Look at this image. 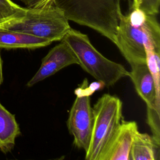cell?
<instances>
[{"instance_id": "52a82bcc", "label": "cell", "mask_w": 160, "mask_h": 160, "mask_svg": "<svg viewBox=\"0 0 160 160\" xmlns=\"http://www.w3.org/2000/svg\"><path fill=\"white\" fill-rule=\"evenodd\" d=\"M78 64V59L71 48L66 42L61 41L42 59L39 68L26 85L28 87H32L62 69Z\"/></svg>"}, {"instance_id": "30bf717a", "label": "cell", "mask_w": 160, "mask_h": 160, "mask_svg": "<svg viewBox=\"0 0 160 160\" xmlns=\"http://www.w3.org/2000/svg\"><path fill=\"white\" fill-rule=\"evenodd\" d=\"M51 43L49 40L27 33L0 28V48L36 49Z\"/></svg>"}, {"instance_id": "7c38bea8", "label": "cell", "mask_w": 160, "mask_h": 160, "mask_svg": "<svg viewBox=\"0 0 160 160\" xmlns=\"http://www.w3.org/2000/svg\"><path fill=\"white\" fill-rule=\"evenodd\" d=\"M159 149V144L152 136L138 131L131 146L129 160H157Z\"/></svg>"}, {"instance_id": "6da1fadb", "label": "cell", "mask_w": 160, "mask_h": 160, "mask_svg": "<svg viewBox=\"0 0 160 160\" xmlns=\"http://www.w3.org/2000/svg\"><path fill=\"white\" fill-rule=\"evenodd\" d=\"M114 43L130 65L146 62V48L160 49V27L156 15L131 7L120 14Z\"/></svg>"}, {"instance_id": "277c9868", "label": "cell", "mask_w": 160, "mask_h": 160, "mask_svg": "<svg viewBox=\"0 0 160 160\" xmlns=\"http://www.w3.org/2000/svg\"><path fill=\"white\" fill-rule=\"evenodd\" d=\"M0 28L27 33L51 42L61 41L71 28L63 12L51 2L26 7L24 14L0 25Z\"/></svg>"}, {"instance_id": "8992f818", "label": "cell", "mask_w": 160, "mask_h": 160, "mask_svg": "<svg viewBox=\"0 0 160 160\" xmlns=\"http://www.w3.org/2000/svg\"><path fill=\"white\" fill-rule=\"evenodd\" d=\"M74 144L86 152L88 149L92 126L93 112L89 95L78 96L71 108L67 121Z\"/></svg>"}, {"instance_id": "ba28073f", "label": "cell", "mask_w": 160, "mask_h": 160, "mask_svg": "<svg viewBox=\"0 0 160 160\" xmlns=\"http://www.w3.org/2000/svg\"><path fill=\"white\" fill-rule=\"evenodd\" d=\"M138 131L136 122L122 119L100 160H129L131 146Z\"/></svg>"}, {"instance_id": "5bb4252c", "label": "cell", "mask_w": 160, "mask_h": 160, "mask_svg": "<svg viewBox=\"0 0 160 160\" xmlns=\"http://www.w3.org/2000/svg\"><path fill=\"white\" fill-rule=\"evenodd\" d=\"M159 109L147 106V122L152 132L155 141L160 144Z\"/></svg>"}, {"instance_id": "5b68a950", "label": "cell", "mask_w": 160, "mask_h": 160, "mask_svg": "<svg viewBox=\"0 0 160 160\" xmlns=\"http://www.w3.org/2000/svg\"><path fill=\"white\" fill-rule=\"evenodd\" d=\"M122 102L117 96L103 94L94 107L93 126L87 160H100L122 121Z\"/></svg>"}, {"instance_id": "9c48e42d", "label": "cell", "mask_w": 160, "mask_h": 160, "mask_svg": "<svg viewBox=\"0 0 160 160\" xmlns=\"http://www.w3.org/2000/svg\"><path fill=\"white\" fill-rule=\"evenodd\" d=\"M129 72L136 91L148 107L159 109V94L156 91L155 82L146 62L131 65Z\"/></svg>"}, {"instance_id": "2e32d148", "label": "cell", "mask_w": 160, "mask_h": 160, "mask_svg": "<svg viewBox=\"0 0 160 160\" xmlns=\"http://www.w3.org/2000/svg\"><path fill=\"white\" fill-rule=\"evenodd\" d=\"M24 3L27 7H34L39 3L42 0H16Z\"/></svg>"}, {"instance_id": "9a60e30c", "label": "cell", "mask_w": 160, "mask_h": 160, "mask_svg": "<svg viewBox=\"0 0 160 160\" xmlns=\"http://www.w3.org/2000/svg\"><path fill=\"white\" fill-rule=\"evenodd\" d=\"M160 0H132L131 7L139 8L145 12L157 15L159 13Z\"/></svg>"}, {"instance_id": "4fadbf2b", "label": "cell", "mask_w": 160, "mask_h": 160, "mask_svg": "<svg viewBox=\"0 0 160 160\" xmlns=\"http://www.w3.org/2000/svg\"><path fill=\"white\" fill-rule=\"evenodd\" d=\"M26 9L12 0H0V25L22 16Z\"/></svg>"}, {"instance_id": "7a4b0ae2", "label": "cell", "mask_w": 160, "mask_h": 160, "mask_svg": "<svg viewBox=\"0 0 160 160\" xmlns=\"http://www.w3.org/2000/svg\"><path fill=\"white\" fill-rule=\"evenodd\" d=\"M121 0H42L35 6L51 2L68 21L90 28L112 42L119 24Z\"/></svg>"}, {"instance_id": "e0dca14e", "label": "cell", "mask_w": 160, "mask_h": 160, "mask_svg": "<svg viewBox=\"0 0 160 160\" xmlns=\"http://www.w3.org/2000/svg\"><path fill=\"white\" fill-rule=\"evenodd\" d=\"M3 82V73H2V61L0 54V85Z\"/></svg>"}, {"instance_id": "3957f363", "label": "cell", "mask_w": 160, "mask_h": 160, "mask_svg": "<svg viewBox=\"0 0 160 160\" xmlns=\"http://www.w3.org/2000/svg\"><path fill=\"white\" fill-rule=\"evenodd\" d=\"M61 41L66 42L72 50L78 65L104 86H112L121 79L129 76V71L122 65L100 53L86 34L71 28Z\"/></svg>"}, {"instance_id": "8fae6325", "label": "cell", "mask_w": 160, "mask_h": 160, "mask_svg": "<svg viewBox=\"0 0 160 160\" xmlns=\"http://www.w3.org/2000/svg\"><path fill=\"white\" fill-rule=\"evenodd\" d=\"M20 134L15 116L0 102V151L4 154L11 151Z\"/></svg>"}]
</instances>
